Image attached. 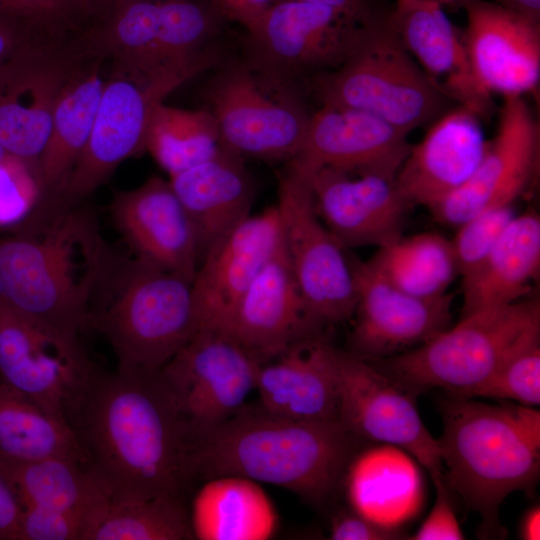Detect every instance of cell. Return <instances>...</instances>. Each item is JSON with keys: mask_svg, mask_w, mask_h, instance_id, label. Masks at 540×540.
<instances>
[{"mask_svg": "<svg viewBox=\"0 0 540 540\" xmlns=\"http://www.w3.org/2000/svg\"><path fill=\"white\" fill-rule=\"evenodd\" d=\"M255 388L261 406L300 420H339L336 348L318 334L260 363Z\"/></svg>", "mask_w": 540, "mask_h": 540, "instance_id": "26", "label": "cell"}, {"mask_svg": "<svg viewBox=\"0 0 540 540\" xmlns=\"http://www.w3.org/2000/svg\"><path fill=\"white\" fill-rule=\"evenodd\" d=\"M189 516L192 534L200 540H265L277 526L265 491L256 481L236 475L206 480Z\"/></svg>", "mask_w": 540, "mask_h": 540, "instance_id": "30", "label": "cell"}, {"mask_svg": "<svg viewBox=\"0 0 540 540\" xmlns=\"http://www.w3.org/2000/svg\"><path fill=\"white\" fill-rule=\"evenodd\" d=\"M301 173L307 178L318 216L346 248H379L402 236L410 207L395 178L328 167Z\"/></svg>", "mask_w": 540, "mask_h": 540, "instance_id": "21", "label": "cell"}, {"mask_svg": "<svg viewBox=\"0 0 540 540\" xmlns=\"http://www.w3.org/2000/svg\"><path fill=\"white\" fill-rule=\"evenodd\" d=\"M330 7L360 25H371L383 19L388 10L375 0H299Z\"/></svg>", "mask_w": 540, "mask_h": 540, "instance_id": "45", "label": "cell"}, {"mask_svg": "<svg viewBox=\"0 0 540 540\" xmlns=\"http://www.w3.org/2000/svg\"><path fill=\"white\" fill-rule=\"evenodd\" d=\"M539 339V301L521 299L462 316L425 343L380 359L377 368L416 394L443 388L463 397L513 353Z\"/></svg>", "mask_w": 540, "mask_h": 540, "instance_id": "6", "label": "cell"}, {"mask_svg": "<svg viewBox=\"0 0 540 540\" xmlns=\"http://www.w3.org/2000/svg\"><path fill=\"white\" fill-rule=\"evenodd\" d=\"M282 238L280 215L273 205L247 216L208 249L192 281L200 329L224 331L236 304Z\"/></svg>", "mask_w": 540, "mask_h": 540, "instance_id": "22", "label": "cell"}, {"mask_svg": "<svg viewBox=\"0 0 540 540\" xmlns=\"http://www.w3.org/2000/svg\"><path fill=\"white\" fill-rule=\"evenodd\" d=\"M260 361L226 331L201 328L159 371L196 443L244 406Z\"/></svg>", "mask_w": 540, "mask_h": 540, "instance_id": "12", "label": "cell"}, {"mask_svg": "<svg viewBox=\"0 0 540 540\" xmlns=\"http://www.w3.org/2000/svg\"><path fill=\"white\" fill-rule=\"evenodd\" d=\"M387 15L366 27L358 47L344 63L316 74L314 87L321 104L371 113L409 135L457 104L406 50Z\"/></svg>", "mask_w": 540, "mask_h": 540, "instance_id": "7", "label": "cell"}, {"mask_svg": "<svg viewBox=\"0 0 540 540\" xmlns=\"http://www.w3.org/2000/svg\"><path fill=\"white\" fill-rule=\"evenodd\" d=\"M436 499L432 509L418 530L410 539L413 540H462L464 533L459 525L449 498L444 478L433 481Z\"/></svg>", "mask_w": 540, "mask_h": 540, "instance_id": "41", "label": "cell"}, {"mask_svg": "<svg viewBox=\"0 0 540 540\" xmlns=\"http://www.w3.org/2000/svg\"><path fill=\"white\" fill-rule=\"evenodd\" d=\"M44 199L37 163L5 154L0 159V227H21Z\"/></svg>", "mask_w": 540, "mask_h": 540, "instance_id": "37", "label": "cell"}, {"mask_svg": "<svg viewBox=\"0 0 540 540\" xmlns=\"http://www.w3.org/2000/svg\"><path fill=\"white\" fill-rule=\"evenodd\" d=\"M116 0H76L82 10L86 23L103 12Z\"/></svg>", "mask_w": 540, "mask_h": 540, "instance_id": "49", "label": "cell"}, {"mask_svg": "<svg viewBox=\"0 0 540 540\" xmlns=\"http://www.w3.org/2000/svg\"><path fill=\"white\" fill-rule=\"evenodd\" d=\"M356 289L351 344L365 360L415 348L449 327L453 295L421 298L395 287L368 261L351 257Z\"/></svg>", "mask_w": 540, "mask_h": 540, "instance_id": "17", "label": "cell"}, {"mask_svg": "<svg viewBox=\"0 0 540 540\" xmlns=\"http://www.w3.org/2000/svg\"><path fill=\"white\" fill-rule=\"evenodd\" d=\"M320 327L306 307L282 238L236 304L224 331L263 362L294 342L317 335Z\"/></svg>", "mask_w": 540, "mask_h": 540, "instance_id": "25", "label": "cell"}, {"mask_svg": "<svg viewBox=\"0 0 540 540\" xmlns=\"http://www.w3.org/2000/svg\"><path fill=\"white\" fill-rule=\"evenodd\" d=\"M220 144L245 158L291 161L300 151L310 116L286 82L238 64L218 74L206 89Z\"/></svg>", "mask_w": 540, "mask_h": 540, "instance_id": "10", "label": "cell"}, {"mask_svg": "<svg viewBox=\"0 0 540 540\" xmlns=\"http://www.w3.org/2000/svg\"><path fill=\"white\" fill-rule=\"evenodd\" d=\"M107 70L106 59L84 48L61 89L37 161L43 200H57L67 185L89 139Z\"/></svg>", "mask_w": 540, "mask_h": 540, "instance_id": "28", "label": "cell"}, {"mask_svg": "<svg viewBox=\"0 0 540 540\" xmlns=\"http://www.w3.org/2000/svg\"><path fill=\"white\" fill-rule=\"evenodd\" d=\"M111 246L82 204L40 205L0 238V303L60 332L79 336Z\"/></svg>", "mask_w": 540, "mask_h": 540, "instance_id": "2", "label": "cell"}, {"mask_svg": "<svg viewBox=\"0 0 540 540\" xmlns=\"http://www.w3.org/2000/svg\"><path fill=\"white\" fill-rule=\"evenodd\" d=\"M436 1L439 2L442 6H445V5H459V6H461V4L465 0H436Z\"/></svg>", "mask_w": 540, "mask_h": 540, "instance_id": "50", "label": "cell"}, {"mask_svg": "<svg viewBox=\"0 0 540 540\" xmlns=\"http://www.w3.org/2000/svg\"><path fill=\"white\" fill-rule=\"evenodd\" d=\"M441 415L438 441L447 487L480 515L484 534H502L498 513L504 499L516 491L531 494L539 480V410L451 394Z\"/></svg>", "mask_w": 540, "mask_h": 540, "instance_id": "4", "label": "cell"}, {"mask_svg": "<svg viewBox=\"0 0 540 540\" xmlns=\"http://www.w3.org/2000/svg\"><path fill=\"white\" fill-rule=\"evenodd\" d=\"M481 121L469 108L454 105L411 146L395 177L410 208L431 209L471 178L488 142Z\"/></svg>", "mask_w": 540, "mask_h": 540, "instance_id": "24", "label": "cell"}, {"mask_svg": "<svg viewBox=\"0 0 540 540\" xmlns=\"http://www.w3.org/2000/svg\"><path fill=\"white\" fill-rule=\"evenodd\" d=\"M220 146L217 123L208 108L183 109L164 101L154 108L145 151L168 176L211 157Z\"/></svg>", "mask_w": 540, "mask_h": 540, "instance_id": "35", "label": "cell"}, {"mask_svg": "<svg viewBox=\"0 0 540 540\" xmlns=\"http://www.w3.org/2000/svg\"><path fill=\"white\" fill-rule=\"evenodd\" d=\"M516 216L513 204L484 210L458 226L451 241L458 275L476 268Z\"/></svg>", "mask_w": 540, "mask_h": 540, "instance_id": "38", "label": "cell"}, {"mask_svg": "<svg viewBox=\"0 0 540 540\" xmlns=\"http://www.w3.org/2000/svg\"><path fill=\"white\" fill-rule=\"evenodd\" d=\"M75 431L112 497L185 499L197 443L159 372L102 370Z\"/></svg>", "mask_w": 540, "mask_h": 540, "instance_id": "1", "label": "cell"}, {"mask_svg": "<svg viewBox=\"0 0 540 540\" xmlns=\"http://www.w3.org/2000/svg\"><path fill=\"white\" fill-rule=\"evenodd\" d=\"M360 440L340 420H300L243 406L198 441L194 480L236 475L318 503L334 492Z\"/></svg>", "mask_w": 540, "mask_h": 540, "instance_id": "3", "label": "cell"}, {"mask_svg": "<svg viewBox=\"0 0 540 540\" xmlns=\"http://www.w3.org/2000/svg\"><path fill=\"white\" fill-rule=\"evenodd\" d=\"M21 506L0 471V540H20Z\"/></svg>", "mask_w": 540, "mask_h": 540, "instance_id": "46", "label": "cell"}, {"mask_svg": "<svg viewBox=\"0 0 540 540\" xmlns=\"http://www.w3.org/2000/svg\"><path fill=\"white\" fill-rule=\"evenodd\" d=\"M463 397L503 399L524 406H539L540 339L513 353L486 380Z\"/></svg>", "mask_w": 540, "mask_h": 540, "instance_id": "36", "label": "cell"}, {"mask_svg": "<svg viewBox=\"0 0 540 540\" xmlns=\"http://www.w3.org/2000/svg\"><path fill=\"white\" fill-rule=\"evenodd\" d=\"M519 536L523 540L540 539V506H531L523 514L519 525Z\"/></svg>", "mask_w": 540, "mask_h": 540, "instance_id": "48", "label": "cell"}, {"mask_svg": "<svg viewBox=\"0 0 540 540\" xmlns=\"http://www.w3.org/2000/svg\"><path fill=\"white\" fill-rule=\"evenodd\" d=\"M89 328L108 341L117 371L159 372L200 329L192 282L111 247L91 299Z\"/></svg>", "mask_w": 540, "mask_h": 540, "instance_id": "5", "label": "cell"}, {"mask_svg": "<svg viewBox=\"0 0 540 540\" xmlns=\"http://www.w3.org/2000/svg\"><path fill=\"white\" fill-rule=\"evenodd\" d=\"M539 267L540 218L516 215L482 262L462 277L461 317L521 300Z\"/></svg>", "mask_w": 540, "mask_h": 540, "instance_id": "29", "label": "cell"}, {"mask_svg": "<svg viewBox=\"0 0 540 540\" xmlns=\"http://www.w3.org/2000/svg\"><path fill=\"white\" fill-rule=\"evenodd\" d=\"M0 471L22 508L69 510L103 502L111 492L90 463L71 458L0 459Z\"/></svg>", "mask_w": 540, "mask_h": 540, "instance_id": "32", "label": "cell"}, {"mask_svg": "<svg viewBox=\"0 0 540 540\" xmlns=\"http://www.w3.org/2000/svg\"><path fill=\"white\" fill-rule=\"evenodd\" d=\"M0 14L54 36L75 34L86 24L76 0H0Z\"/></svg>", "mask_w": 540, "mask_h": 540, "instance_id": "40", "label": "cell"}, {"mask_svg": "<svg viewBox=\"0 0 540 540\" xmlns=\"http://www.w3.org/2000/svg\"><path fill=\"white\" fill-rule=\"evenodd\" d=\"M403 534L384 524L378 523L357 511H342L331 520L330 539L334 540H394Z\"/></svg>", "mask_w": 540, "mask_h": 540, "instance_id": "42", "label": "cell"}, {"mask_svg": "<svg viewBox=\"0 0 540 540\" xmlns=\"http://www.w3.org/2000/svg\"><path fill=\"white\" fill-rule=\"evenodd\" d=\"M93 127L67 185L57 202L82 204L126 159L145 151L151 114L182 84L205 71L188 68L159 75L108 62Z\"/></svg>", "mask_w": 540, "mask_h": 540, "instance_id": "8", "label": "cell"}, {"mask_svg": "<svg viewBox=\"0 0 540 540\" xmlns=\"http://www.w3.org/2000/svg\"><path fill=\"white\" fill-rule=\"evenodd\" d=\"M56 457L90 463L70 425L0 381V459L29 462Z\"/></svg>", "mask_w": 540, "mask_h": 540, "instance_id": "31", "label": "cell"}, {"mask_svg": "<svg viewBox=\"0 0 540 540\" xmlns=\"http://www.w3.org/2000/svg\"><path fill=\"white\" fill-rule=\"evenodd\" d=\"M464 42L473 75L490 96L535 93L540 81V22L489 0H465Z\"/></svg>", "mask_w": 540, "mask_h": 540, "instance_id": "20", "label": "cell"}, {"mask_svg": "<svg viewBox=\"0 0 540 540\" xmlns=\"http://www.w3.org/2000/svg\"><path fill=\"white\" fill-rule=\"evenodd\" d=\"M109 211L132 256L193 281L201 260L199 239L169 180L154 175L116 191Z\"/></svg>", "mask_w": 540, "mask_h": 540, "instance_id": "19", "label": "cell"}, {"mask_svg": "<svg viewBox=\"0 0 540 540\" xmlns=\"http://www.w3.org/2000/svg\"><path fill=\"white\" fill-rule=\"evenodd\" d=\"M6 154L5 150L3 149V147L0 145V159L2 157H4V155Z\"/></svg>", "mask_w": 540, "mask_h": 540, "instance_id": "51", "label": "cell"}, {"mask_svg": "<svg viewBox=\"0 0 540 540\" xmlns=\"http://www.w3.org/2000/svg\"><path fill=\"white\" fill-rule=\"evenodd\" d=\"M336 366L339 420L362 440L404 449L433 481L444 478L439 441L420 417L416 393L352 352L336 348Z\"/></svg>", "mask_w": 540, "mask_h": 540, "instance_id": "14", "label": "cell"}, {"mask_svg": "<svg viewBox=\"0 0 540 540\" xmlns=\"http://www.w3.org/2000/svg\"><path fill=\"white\" fill-rule=\"evenodd\" d=\"M540 125L523 96L503 98L494 137L471 178L430 210L458 227L476 214L511 205L532 180L539 158Z\"/></svg>", "mask_w": 540, "mask_h": 540, "instance_id": "16", "label": "cell"}, {"mask_svg": "<svg viewBox=\"0 0 540 540\" xmlns=\"http://www.w3.org/2000/svg\"><path fill=\"white\" fill-rule=\"evenodd\" d=\"M101 371L79 336L35 322L0 303V381L74 430Z\"/></svg>", "mask_w": 540, "mask_h": 540, "instance_id": "9", "label": "cell"}, {"mask_svg": "<svg viewBox=\"0 0 540 540\" xmlns=\"http://www.w3.org/2000/svg\"><path fill=\"white\" fill-rule=\"evenodd\" d=\"M275 205L289 265L311 316L321 326L352 318L356 289L351 256L318 216L301 172L287 167Z\"/></svg>", "mask_w": 540, "mask_h": 540, "instance_id": "11", "label": "cell"}, {"mask_svg": "<svg viewBox=\"0 0 540 540\" xmlns=\"http://www.w3.org/2000/svg\"><path fill=\"white\" fill-rule=\"evenodd\" d=\"M276 0H211L222 17L242 25L251 31L262 15Z\"/></svg>", "mask_w": 540, "mask_h": 540, "instance_id": "44", "label": "cell"}, {"mask_svg": "<svg viewBox=\"0 0 540 540\" xmlns=\"http://www.w3.org/2000/svg\"><path fill=\"white\" fill-rule=\"evenodd\" d=\"M193 538L183 498L110 497L98 510L86 540H184Z\"/></svg>", "mask_w": 540, "mask_h": 540, "instance_id": "34", "label": "cell"}, {"mask_svg": "<svg viewBox=\"0 0 540 540\" xmlns=\"http://www.w3.org/2000/svg\"><path fill=\"white\" fill-rule=\"evenodd\" d=\"M56 38L61 37L50 35L18 19L0 14V69L29 46Z\"/></svg>", "mask_w": 540, "mask_h": 540, "instance_id": "43", "label": "cell"}, {"mask_svg": "<svg viewBox=\"0 0 540 540\" xmlns=\"http://www.w3.org/2000/svg\"><path fill=\"white\" fill-rule=\"evenodd\" d=\"M367 26L324 5L276 0L247 32L250 64L283 82L304 73L327 72L350 57Z\"/></svg>", "mask_w": 540, "mask_h": 540, "instance_id": "13", "label": "cell"}, {"mask_svg": "<svg viewBox=\"0 0 540 540\" xmlns=\"http://www.w3.org/2000/svg\"><path fill=\"white\" fill-rule=\"evenodd\" d=\"M168 177L196 229L201 259L251 214L255 197L253 177L244 158L222 146L211 157Z\"/></svg>", "mask_w": 540, "mask_h": 540, "instance_id": "27", "label": "cell"}, {"mask_svg": "<svg viewBox=\"0 0 540 540\" xmlns=\"http://www.w3.org/2000/svg\"><path fill=\"white\" fill-rule=\"evenodd\" d=\"M498 6L528 18L540 22V0H489Z\"/></svg>", "mask_w": 540, "mask_h": 540, "instance_id": "47", "label": "cell"}, {"mask_svg": "<svg viewBox=\"0 0 540 540\" xmlns=\"http://www.w3.org/2000/svg\"><path fill=\"white\" fill-rule=\"evenodd\" d=\"M367 261L389 283L421 298L445 295L458 275L451 241L437 233L401 236Z\"/></svg>", "mask_w": 540, "mask_h": 540, "instance_id": "33", "label": "cell"}, {"mask_svg": "<svg viewBox=\"0 0 540 540\" xmlns=\"http://www.w3.org/2000/svg\"><path fill=\"white\" fill-rule=\"evenodd\" d=\"M411 146L408 134L371 113L322 104L311 114L302 147L288 166L395 178Z\"/></svg>", "mask_w": 540, "mask_h": 540, "instance_id": "18", "label": "cell"}, {"mask_svg": "<svg viewBox=\"0 0 540 540\" xmlns=\"http://www.w3.org/2000/svg\"><path fill=\"white\" fill-rule=\"evenodd\" d=\"M84 52L77 33L29 46L0 69V145L37 163L61 89Z\"/></svg>", "mask_w": 540, "mask_h": 540, "instance_id": "15", "label": "cell"}, {"mask_svg": "<svg viewBox=\"0 0 540 540\" xmlns=\"http://www.w3.org/2000/svg\"><path fill=\"white\" fill-rule=\"evenodd\" d=\"M387 20L406 50L446 96L475 112L482 121L493 115L492 96L473 75L463 30L454 25L439 2L395 0Z\"/></svg>", "mask_w": 540, "mask_h": 540, "instance_id": "23", "label": "cell"}, {"mask_svg": "<svg viewBox=\"0 0 540 540\" xmlns=\"http://www.w3.org/2000/svg\"><path fill=\"white\" fill-rule=\"evenodd\" d=\"M107 500L69 510L22 508L20 540H86L99 507Z\"/></svg>", "mask_w": 540, "mask_h": 540, "instance_id": "39", "label": "cell"}]
</instances>
